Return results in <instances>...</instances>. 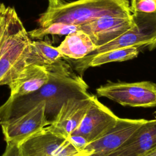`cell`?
Instances as JSON below:
<instances>
[{
  "label": "cell",
  "instance_id": "6da1fadb",
  "mask_svg": "<svg viewBox=\"0 0 156 156\" xmlns=\"http://www.w3.org/2000/svg\"><path fill=\"white\" fill-rule=\"evenodd\" d=\"M48 66L49 78L45 85L32 93L9 97L0 106V123L24 114L40 102L44 103L47 118L51 121L66 101L88 94V85L82 76L73 71L65 59Z\"/></svg>",
  "mask_w": 156,
  "mask_h": 156
},
{
  "label": "cell",
  "instance_id": "7a4b0ae2",
  "mask_svg": "<svg viewBox=\"0 0 156 156\" xmlns=\"http://www.w3.org/2000/svg\"><path fill=\"white\" fill-rule=\"evenodd\" d=\"M107 16L130 17L128 0H77L56 7H48L37 21L39 27L62 23L82 25Z\"/></svg>",
  "mask_w": 156,
  "mask_h": 156
},
{
  "label": "cell",
  "instance_id": "3957f363",
  "mask_svg": "<svg viewBox=\"0 0 156 156\" xmlns=\"http://www.w3.org/2000/svg\"><path fill=\"white\" fill-rule=\"evenodd\" d=\"M31 41L15 9L7 6L0 39V86L9 85L26 66Z\"/></svg>",
  "mask_w": 156,
  "mask_h": 156
},
{
  "label": "cell",
  "instance_id": "277c9868",
  "mask_svg": "<svg viewBox=\"0 0 156 156\" xmlns=\"http://www.w3.org/2000/svg\"><path fill=\"white\" fill-rule=\"evenodd\" d=\"M132 27L115 40L96 48L85 57L71 60L74 69L82 76L87 69L90 61L96 55L109 51L127 48H147L149 50L156 48V12L153 13H132Z\"/></svg>",
  "mask_w": 156,
  "mask_h": 156
},
{
  "label": "cell",
  "instance_id": "5b68a950",
  "mask_svg": "<svg viewBox=\"0 0 156 156\" xmlns=\"http://www.w3.org/2000/svg\"><path fill=\"white\" fill-rule=\"evenodd\" d=\"M97 94L124 106H156V84L150 81L133 83L111 82L96 89Z\"/></svg>",
  "mask_w": 156,
  "mask_h": 156
},
{
  "label": "cell",
  "instance_id": "8992f818",
  "mask_svg": "<svg viewBox=\"0 0 156 156\" xmlns=\"http://www.w3.org/2000/svg\"><path fill=\"white\" fill-rule=\"evenodd\" d=\"M50 123L45 104L40 102L24 114L1 122L0 126L6 143L20 144Z\"/></svg>",
  "mask_w": 156,
  "mask_h": 156
},
{
  "label": "cell",
  "instance_id": "52a82bcc",
  "mask_svg": "<svg viewBox=\"0 0 156 156\" xmlns=\"http://www.w3.org/2000/svg\"><path fill=\"white\" fill-rule=\"evenodd\" d=\"M23 156H86L77 149L68 138L51 132L47 127L20 144Z\"/></svg>",
  "mask_w": 156,
  "mask_h": 156
},
{
  "label": "cell",
  "instance_id": "ba28073f",
  "mask_svg": "<svg viewBox=\"0 0 156 156\" xmlns=\"http://www.w3.org/2000/svg\"><path fill=\"white\" fill-rule=\"evenodd\" d=\"M146 121L144 119L119 118L110 130L88 143L84 149L87 156H109L125 143Z\"/></svg>",
  "mask_w": 156,
  "mask_h": 156
},
{
  "label": "cell",
  "instance_id": "9c48e42d",
  "mask_svg": "<svg viewBox=\"0 0 156 156\" xmlns=\"http://www.w3.org/2000/svg\"><path fill=\"white\" fill-rule=\"evenodd\" d=\"M92 97L88 94L66 101L47 126L48 130L62 138H68L83 119L91 104Z\"/></svg>",
  "mask_w": 156,
  "mask_h": 156
},
{
  "label": "cell",
  "instance_id": "30bf717a",
  "mask_svg": "<svg viewBox=\"0 0 156 156\" xmlns=\"http://www.w3.org/2000/svg\"><path fill=\"white\" fill-rule=\"evenodd\" d=\"M119 118L93 95L91 104L78 127L72 134L83 136L88 143L93 141L110 130Z\"/></svg>",
  "mask_w": 156,
  "mask_h": 156
},
{
  "label": "cell",
  "instance_id": "8fae6325",
  "mask_svg": "<svg viewBox=\"0 0 156 156\" xmlns=\"http://www.w3.org/2000/svg\"><path fill=\"white\" fill-rule=\"evenodd\" d=\"M132 26V16H107L79 25V29L86 33L98 48L115 40Z\"/></svg>",
  "mask_w": 156,
  "mask_h": 156
},
{
  "label": "cell",
  "instance_id": "7c38bea8",
  "mask_svg": "<svg viewBox=\"0 0 156 156\" xmlns=\"http://www.w3.org/2000/svg\"><path fill=\"white\" fill-rule=\"evenodd\" d=\"M156 148V118L146 120L109 156H144Z\"/></svg>",
  "mask_w": 156,
  "mask_h": 156
},
{
  "label": "cell",
  "instance_id": "4fadbf2b",
  "mask_svg": "<svg viewBox=\"0 0 156 156\" xmlns=\"http://www.w3.org/2000/svg\"><path fill=\"white\" fill-rule=\"evenodd\" d=\"M49 78L48 65H27L8 85L10 90L9 97L23 96L32 93L45 85Z\"/></svg>",
  "mask_w": 156,
  "mask_h": 156
},
{
  "label": "cell",
  "instance_id": "5bb4252c",
  "mask_svg": "<svg viewBox=\"0 0 156 156\" xmlns=\"http://www.w3.org/2000/svg\"><path fill=\"white\" fill-rule=\"evenodd\" d=\"M57 48L64 58L79 60L88 55L96 47L90 37L80 30L66 35Z\"/></svg>",
  "mask_w": 156,
  "mask_h": 156
},
{
  "label": "cell",
  "instance_id": "9a60e30c",
  "mask_svg": "<svg viewBox=\"0 0 156 156\" xmlns=\"http://www.w3.org/2000/svg\"><path fill=\"white\" fill-rule=\"evenodd\" d=\"M63 58L64 56L57 47H54L49 42L37 40H32L29 46L26 62V66L29 65L47 66Z\"/></svg>",
  "mask_w": 156,
  "mask_h": 156
},
{
  "label": "cell",
  "instance_id": "2e32d148",
  "mask_svg": "<svg viewBox=\"0 0 156 156\" xmlns=\"http://www.w3.org/2000/svg\"><path fill=\"white\" fill-rule=\"evenodd\" d=\"M139 51L138 48L133 46L105 52L94 56L88 63L87 68L113 62H123L131 60L137 57Z\"/></svg>",
  "mask_w": 156,
  "mask_h": 156
},
{
  "label": "cell",
  "instance_id": "e0dca14e",
  "mask_svg": "<svg viewBox=\"0 0 156 156\" xmlns=\"http://www.w3.org/2000/svg\"><path fill=\"white\" fill-rule=\"evenodd\" d=\"M80 30L79 25H68L62 23L51 24L47 27H39L28 32L30 38L40 40L49 35H68L76 31Z\"/></svg>",
  "mask_w": 156,
  "mask_h": 156
},
{
  "label": "cell",
  "instance_id": "ac0fdd59",
  "mask_svg": "<svg viewBox=\"0 0 156 156\" xmlns=\"http://www.w3.org/2000/svg\"><path fill=\"white\" fill-rule=\"evenodd\" d=\"M130 10L133 13L156 12V0H130Z\"/></svg>",
  "mask_w": 156,
  "mask_h": 156
},
{
  "label": "cell",
  "instance_id": "d6986e66",
  "mask_svg": "<svg viewBox=\"0 0 156 156\" xmlns=\"http://www.w3.org/2000/svg\"><path fill=\"white\" fill-rule=\"evenodd\" d=\"M68 138L77 149L85 152L84 149L89 143L86 138L81 135L75 134H71Z\"/></svg>",
  "mask_w": 156,
  "mask_h": 156
},
{
  "label": "cell",
  "instance_id": "ffe728a7",
  "mask_svg": "<svg viewBox=\"0 0 156 156\" xmlns=\"http://www.w3.org/2000/svg\"><path fill=\"white\" fill-rule=\"evenodd\" d=\"M1 156H23L20 144L15 143H6V147Z\"/></svg>",
  "mask_w": 156,
  "mask_h": 156
},
{
  "label": "cell",
  "instance_id": "44dd1931",
  "mask_svg": "<svg viewBox=\"0 0 156 156\" xmlns=\"http://www.w3.org/2000/svg\"><path fill=\"white\" fill-rule=\"evenodd\" d=\"M6 9L7 6L4 4L0 3V39L2 34L5 23Z\"/></svg>",
  "mask_w": 156,
  "mask_h": 156
},
{
  "label": "cell",
  "instance_id": "7402d4cb",
  "mask_svg": "<svg viewBox=\"0 0 156 156\" xmlns=\"http://www.w3.org/2000/svg\"><path fill=\"white\" fill-rule=\"evenodd\" d=\"M49 5L48 7H56L64 3H65V0H48Z\"/></svg>",
  "mask_w": 156,
  "mask_h": 156
},
{
  "label": "cell",
  "instance_id": "603a6c76",
  "mask_svg": "<svg viewBox=\"0 0 156 156\" xmlns=\"http://www.w3.org/2000/svg\"><path fill=\"white\" fill-rule=\"evenodd\" d=\"M144 156H156V148L154 149V150L151 151V152H148Z\"/></svg>",
  "mask_w": 156,
  "mask_h": 156
}]
</instances>
